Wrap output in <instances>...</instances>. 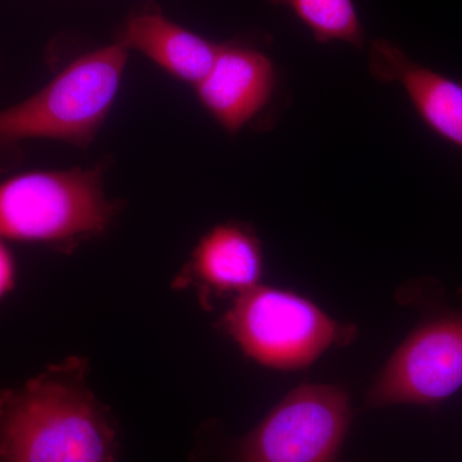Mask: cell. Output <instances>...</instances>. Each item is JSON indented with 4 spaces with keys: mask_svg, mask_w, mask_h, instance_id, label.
Returning <instances> with one entry per match:
<instances>
[{
    "mask_svg": "<svg viewBox=\"0 0 462 462\" xmlns=\"http://www.w3.org/2000/svg\"><path fill=\"white\" fill-rule=\"evenodd\" d=\"M127 51L121 42L90 51L32 98L0 111V145L47 138L87 147L114 105Z\"/></svg>",
    "mask_w": 462,
    "mask_h": 462,
    "instance_id": "2",
    "label": "cell"
},
{
    "mask_svg": "<svg viewBox=\"0 0 462 462\" xmlns=\"http://www.w3.org/2000/svg\"><path fill=\"white\" fill-rule=\"evenodd\" d=\"M261 269L263 254L256 236L240 225H221L200 240L175 287L196 282L205 300L211 291L243 293L256 287Z\"/></svg>",
    "mask_w": 462,
    "mask_h": 462,
    "instance_id": "9",
    "label": "cell"
},
{
    "mask_svg": "<svg viewBox=\"0 0 462 462\" xmlns=\"http://www.w3.org/2000/svg\"><path fill=\"white\" fill-rule=\"evenodd\" d=\"M287 7L314 35L318 42H343L364 48L365 32L354 0H270Z\"/></svg>",
    "mask_w": 462,
    "mask_h": 462,
    "instance_id": "11",
    "label": "cell"
},
{
    "mask_svg": "<svg viewBox=\"0 0 462 462\" xmlns=\"http://www.w3.org/2000/svg\"><path fill=\"white\" fill-rule=\"evenodd\" d=\"M370 72L382 83H397L427 126L462 149V84L419 65L394 42L370 45Z\"/></svg>",
    "mask_w": 462,
    "mask_h": 462,
    "instance_id": "8",
    "label": "cell"
},
{
    "mask_svg": "<svg viewBox=\"0 0 462 462\" xmlns=\"http://www.w3.org/2000/svg\"><path fill=\"white\" fill-rule=\"evenodd\" d=\"M112 215L99 172H26L0 182L3 239L69 248L102 233Z\"/></svg>",
    "mask_w": 462,
    "mask_h": 462,
    "instance_id": "3",
    "label": "cell"
},
{
    "mask_svg": "<svg viewBox=\"0 0 462 462\" xmlns=\"http://www.w3.org/2000/svg\"><path fill=\"white\" fill-rule=\"evenodd\" d=\"M120 42L129 51H142L176 78L196 85L214 66L220 48L152 7L130 17Z\"/></svg>",
    "mask_w": 462,
    "mask_h": 462,
    "instance_id": "10",
    "label": "cell"
},
{
    "mask_svg": "<svg viewBox=\"0 0 462 462\" xmlns=\"http://www.w3.org/2000/svg\"><path fill=\"white\" fill-rule=\"evenodd\" d=\"M16 285V263L14 254L0 238V300L11 293Z\"/></svg>",
    "mask_w": 462,
    "mask_h": 462,
    "instance_id": "12",
    "label": "cell"
},
{
    "mask_svg": "<svg viewBox=\"0 0 462 462\" xmlns=\"http://www.w3.org/2000/svg\"><path fill=\"white\" fill-rule=\"evenodd\" d=\"M462 387V314L418 328L389 360L366 398L370 409L436 404Z\"/></svg>",
    "mask_w": 462,
    "mask_h": 462,
    "instance_id": "6",
    "label": "cell"
},
{
    "mask_svg": "<svg viewBox=\"0 0 462 462\" xmlns=\"http://www.w3.org/2000/svg\"><path fill=\"white\" fill-rule=\"evenodd\" d=\"M275 87L270 58L245 45L220 44L214 66L197 84L200 102L227 132H238L267 105Z\"/></svg>",
    "mask_w": 462,
    "mask_h": 462,
    "instance_id": "7",
    "label": "cell"
},
{
    "mask_svg": "<svg viewBox=\"0 0 462 462\" xmlns=\"http://www.w3.org/2000/svg\"><path fill=\"white\" fill-rule=\"evenodd\" d=\"M85 373L71 358L0 391V462H117L115 422Z\"/></svg>",
    "mask_w": 462,
    "mask_h": 462,
    "instance_id": "1",
    "label": "cell"
},
{
    "mask_svg": "<svg viewBox=\"0 0 462 462\" xmlns=\"http://www.w3.org/2000/svg\"><path fill=\"white\" fill-rule=\"evenodd\" d=\"M224 327L249 357L278 369L306 366L351 333L309 300L263 287L239 294Z\"/></svg>",
    "mask_w": 462,
    "mask_h": 462,
    "instance_id": "4",
    "label": "cell"
},
{
    "mask_svg": "<svg viewBox=\"0 0 462 462\" xmlns=\"http://www.w3.org/2000/svg\"><path fill=\"white\" fill-rule=\"evenodd\" d=\"M351 420L342 389L303 385L236 442L230 462H339Z\"/></svg>",
    "mask_w": 462,
    "mask_h": 462,
    "instance_id": "5",
    "label": "cell"
}]
</instances>
